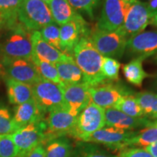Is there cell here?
Wrapping results in <instances>:
<instances>
[{"label":"cell","instance_id":"9c48e42d","mask_svg":"<svg viewBox=\"0 0 157 157\" xmlns=\"http://www.w3.org/2000/svg\"><path fill=\"white\" fill-rule=\"evenodd\" d=\"M2 66L7 76L32 87L42 79L31 59L3 58Z\"/></svg>","mask_w":157,"mask_h":157},{"label":"cell","instance_id":"52a82bcc","mask_svg":"<svg viewBox=\"0 0 157 157\" xmlns=\"http://www.w3.org/2000/svg\"><path fill=\"white\" fill-rule=\"evenodd\" d=\"M32 93L33 98L44 115L56 109L65 107L60 84L42 78L32 86Z\"/></svg>","mask_w":157,"mask_h":157},{"label":"cell","instance_id":"bcb514c9","mask_svg":"<svg viewBox=\"0 0 157 157\" xmlns=\"http://www.w3.org/2000/svg\"><path fill=\"white\" fill-rule=\"evenodd\" d=\"M17 157H21V156H17Z\"/></svg>","mask_w":157,"mask_h":157},{"label":"cell","instance_id":"f546056e","mask_svg":"<svg viewBox=\"0 0 157 157\" xmlns=\"http://www.w3.org/2000/svg\"><path fill=\"white\" fill-rule=\"evenodd\" d=\"M113 108L130 117L135 118L144 117L136 98L131 93L123 96Z\"/></svg>","mask_w":157,"mask_h":157},{"label":"cell","instance_id":"836d02e7","mask_svg":"<svg viewBox=\"0 0 157 157\" xmlns=\"http://www.w3.org/2000/svg\"><path fill=\"white\" fill-rule=\"evenodd\" d=\"M18 150L11 135H0V157H17Z\"/></svg>","mask_w":157,"mask_h":157},{"label":"cell","instance_id":"277c9868","mask_svg":"<svg viewBox=\"0 0 157 157\" xmlns=\"http://www.w3.org/2000/svg\"><path fill=\"white\" fill-rule=\"evenodd\" d=\"M89 39L103 57L114 59L121 58L126 50L128 40L121 28L113 31H103L95 28L90 30Z\"/></svg>","mask_w":157,"mask_h":157},{"label":"cell","instance_id":"f6af8a7d","mask_svg":"<svg viewBox=\"0 0 157 157\" xmlns=\"http://www.w3.org/2000/svg\"><path fill=\"white\" fill-rule=\"evenodd\" d=\"M154 124L157 127V120L156 121H154Z\"/></svg>","mask_w":157,"mask_h":157},{"label":"cell","instance_id":"cb8c5ba5","mask_svg":"<svg viewBox=\"0 0 157 157\" xmlns=\"http://www.w3.org/2000/svg\"><path fill=\"white\" fill-rule=\"evenodd\" d=\"M43 146L45 157H71L74 150V145L66 136L51 139Z\"/></svg>","mask_w":157,"mask_h":157},{"label":"cell","instance_id":"83f0119b","mask_svg":"<svg viewBox=\"0 0 157 157\" xmlns=\"http://www.w3.org/2000/svg\"><path fill=\"white\" fill-rule=\"evenodd\" d=\"M71 157H117L104 150L99 145L78 141L74 146Z\"/></svg>","mask_w":157,"mask_h":157},{"label":"cell","instance_id":"ee69618b","mask_svg":"<svg viewBox=\"0 0 157 157\" xmlns=\"http://www.w3.org/2000/svg\"><path fill=\"white\" fill-rule=\"evenodd\" d=\"M154 61H155V63H156L157 64V55H156V56L155 57V58H154Z\"/></svg>","mask_w":157,"mask_h":157},{"label":"cell","instance_id":"d6986e66","mask_svg":"<svg viewBox=\"0 0 157 157\" xmlns=\"http://www.w3.org/2000/svg\"><path fill=\"white\" fill-rule=\"evenodd\" d=\"M44 116L32 98L25 103L15 105L13 120L17 129H20L31 123L44 120Z\"/></svg>","mask_w":157,"mask_h":157},{"label":"cell","instance_id":"603a6c76","mask_svg":"<svg viewBox=\"0 0 157 157\" xmlns=\"http://www.w3.org/2000/svg\"><path fill=\"white\" fill-rule=\"evenodd\" d=\"M21 0H0V31H7L19 22L17 13Z\"/></svg>","mask_w":157,"mask_h":157},{"label":"cell","instance_id":"ac0fdd59","mask_svg":"<svg viewBox=\"0 0 157 157\" xmlns=\"http://www.w3.org/2000/svg\"><path fill=\"white\" fill-rule=\"evenodd\" d=\"M33 54L39 58L56 64L68 58L69 56L53 48L43 39L39 31H32L31 34Z\"/></svg>","mask_w":157,"mask_h":157},{"label":"cell","instance_id":"7402d4cb","mask_svg":"<svg viewBox=\"0 0 157 157\" xmlns=\"http://www.w3.org/2000/svg\"><path fill=\"white\" fill-rule=\"evenodd\" d=\"M48 5L53 21L60 26L74 20L78 15L68 0H51Z\"/></svg>","mask_w":157,"mask_h":157},{"label":"cell","instance_id":"5bb4252c","mask_svg":"<svg viewBox=\"0 0 157 157\" xmlns=\"http://www.w3.org/2000/svg\"><path fill=\"white\" fill-rule=\"evenodd\" d=\"M137 131L124 130L113 127H103L93 133L82 142L101 144L113 150L121 151L124 143L134 136Z\"/></svg>","mask_w":157,"mask_h":157},{"label":"cell","instance_id":"8fae6325","mask_svg":"<svg viewBox=\"0 0 157 157\" xmlns=\"http://www.w3.org/2000/svg\"><path fill=\"white\" fill-rule=\"evenodd\" d=\"M76 118L77 116L72 114L65 107L56 109L49 113L48 117L45 119L47 127L45 143L56 137H68L75 125Z\"/></svg>","mask_w":157,"mask_h":157},{"label":"cell","instance_id":"484cf974","mask_svg":"<svg viewBox=\"0 0 157 157\" xmlns=\"http://www.w3.org/2000/svg\"><path fill=\"white\" fill-rule=\"evenodd\" d=\"M142 58H135L128 63L123 66L124 76L128 82L137 87L142 86L143 80L149 76L143 67Z\"/></svg>","mask_w":157,"mask_h":157},{"label":"cell","instance_id":"74e56055","mask_svg":"<svg viewBox=\"0 0 157 157\" xmlns=\"http://www.w3.org/2000/svg\"><path fill=\"white\" fill-rule=\"evenodd\" d=\"M146 3L151 17L157 14V0H147Z\"/></svg>","mask_w":157,"mask_h":157},{"label":"cell","instance_id":"d4e9b609","mask_svg":"<svg viewBox=\"0 0 157 157\" xmlns=\"http://www.w3.org/2000/svg\"><path fill=\"white\" fill-rule=\"evenodd\" d=\"M157 141V127L154 121L151 125L137 131L134 136L127 140L123 146L126 148H145Z\"/></svg>","mask_w":157,"mask_h":157},{"label":"cell","instance_id":"4fadbf2b","mask_svg":"<svg viewBox=\"0 0 157 157\" xmlns=\"http://www.w3.org/2000/svg\"><path fill=\"white\" fill-rule=\"evenodd\" d=\"M65 108L72 114L78 116L91 102L90 86L86 83L60 84Z\"/></svg>","mask_w":157,"mask_h":157},{"label":"cell","instance_id":"f35d334b","mask_svg":"<svg viewBox=\"0 0 157 157\" xmlns=\"http://www.w3.org/2000/svg\"><path fill=\"white\" fill-rule=\"evenodd\" d=\"M152 157H157V141L143 148Z\"/></svg>","mask_w":157,"mask_h":157},{"label":"cell","instance_id":"1f68e13d","mask_svg":"<svg viewBox=\"0 0 157 157\" xmlns=\"http://www.w3.org/2000/svg\"><path fill=\"white\" fill-rule=\"evenodd\" d=\"M39 32L45 42L61 51L60 43V28L58 24L55 22L50 23L41 29Z\"/></svg>","mask_w":157,"mask_h":157},{"label":"cell","instance_id":"8992f818","mask_svg":"<svg viewBox=\"0 0 157 157\" xmlns=\"http://www.w3.org/2000/svg\"><path fill=\"white\" fill-rule=\"evenodd\" d=\"M46 128L44 119L29 124L11 135L18 150V156L27 157L36 147L44 144Z\"/></svg>","mask_w":157,"mask_h":157},{"label":"cell","instance_id":"ab89813d","mask_svg":"<svg viewBox=\"0 0 157 157\" xmlns=\"http://www.w3.org/2000/svg\"><path fill=\"white\" fill-rule=\"evenodd\" d=\"M149 25H154V26H157V14L151 17L150 24Z\"/></svg>","mask_w":157,"mask_h":157},{"label":"cell","instance_id":"30bf717a","mask_svg":"<svg viewBox=\"0 0 157 157\" xmlns=\"http://www.w3.org/2000/svg\"><path fill=\"white\" fill-rule=\"evenodd\" d=\"M90 29L80 14L60 28V50L67 56H73V51L82 37L89 36ZM73 57V56H72Z\"/></svg>","mask_w":157,"mask_h":157},{"label":"cell","instance_id":"d590c367","mask_svg":"<svg viewBox=\"0 0 157 157\" xmlns=\"http://www.w3.org/2000/svg\"><path fill=\"white\" fill-rule=\"evenodd\" d=\"M117 157H152L143 148H126L119 151Z\"/></svg>","mask_w":157,"mask_h":157},{"label":"cell","instance_id":"d6a6232c","mask_svg":"<svg viewBox=\"0 0 157 157\" xmlns=\"http://www.w3.org/2000/svg\"><path fill=\"white\" fill-rule=\"evenodd\" d=\"M121 65L114 58L103 57L102 63V73L106 80H117L119 75Z\"/></svg>","mask_w":157,"mask_h":157},{"label":"cell","instance_id":"2e32d148","mask_svg":"<svg viewBox=\"0 0 157 157\" xmlns=\"http://www.w3.org/2000/svg\"><path fill=\"white\" fill-rule=\"evenodd\" d=\"M91 101L103 109L113 108L123 96L130 94L124 88L105 83L90 87Z\"/></svg>","mask_w":157,"mask_h":157},{"label":"cell","instance_id":"ffe728a7","mask_svg":"<svg viewBox=\"0 0 157 157\" xmlns=\"http://www.w3.org/2000/svg\"><path fill=\"white\" fill-rule=\"evenodd\" d=\"M58 70L61 83L82 84L85 83V80L82 71L72 56L55 64Z\"/></svg>","mask_w":157,"mask_h":157},{"label":"cell","instance_id":"ba28073f","mask_svg":"<svg viewBox=\"0 0 157 157\" xmlns=\"http://www.w3.org/2000/svg\"><path fill=\"white\" fill-rule=\"evenodd\" d=\"M135 0H103L96 28L113 31L122 27L129 7Z\"/></svg>","mask_w":157,"mask_h":157},{"label":"cell","instance_id":"3957f363","mask_svg":"<svg viewBox=\"0 0 157 157\" xmlns=\"http://www.w3.org/2000/svg\"><path fill=\"white\" fill-rule=\"evenodd\" d=\"M105 126V109L91 101L78 113L68 137L84 141L96 131Z\"/></svg>","mask_w":157,"mask_h":157},{"label":"cell","instance_id":"7a4b0ae2","mask_svg":"<svg viewBox=\"0 0 157 157\" xmlns=\"http://www.w3.org/2000/svg\"><path fill=\"white\" fill-rule=\"evenodd\" d=\"M5 31L6 34L1 44L3 58L31 59L33 55L32 31L20 22Z\"/></svg>","mask_w":157,"mask_h":157},{"label":"cell","instance_id":"4316f807","mask_svg":"<svg viewBox=\"0 0 157 157\" xmlns=\"http://www.w3.org/2000/svg\"><path fill=\"white\" fill-rule=\"evenodd\" d=\"M142 110L143 116L149 120H157V93L154 92H140L135 95Z\"/></svg>","mask_w":157,"mask_h":157},{"label":"cell","instance_id":"5b68a950","mask_svg":"<svg viewBox=\"0 0 157 157\" xmlns=\"http://www.w3.org/2000/svg\"><path fill=\"white\" fill-rule=\"evenodd\" d=\"M17 18L31 31H40L54 22L48 5L41 0H21Z\"/></svg>","mask_w":157,"mask_h":157},{"label":"cell","instance_id":"7bdbcfd3","mask_svg":"<svg viewBox=\"0 0 157 157\" xmlns=\"http://www.w3.org/2000/svg\"><path fill=\"white\" fill-rule=\"evenodd\" d=\"M41 1H42V2H45L47 4V5H48V4L51 1V0H41Z\"/></svg>","mask_w":157,"mask_h":157},{"label":"cell","instance_id":"60d3db41","mask_svg":"<svg viewBox=\"0 0 157 157\" xmlns=\"http://www.w3.org/2000/svg\"><path fill=\"white\" fill-rule=\"evenodd\" d=\"M153 86H154V90L156 91V93H157V78L156 80H155V82H154V84H153Z\"/></svg>","mask_w":157,"mask_h":157},{"label":"cell","instance_id":"8d00e7d4","mask_svg":"<svg viewBox=\"0 0 157 157\" xmlns=\"http://www.w3.org/2000/svg\"><path fill=\"white\" fill-rule=\"evenodd\" d=\"M27 157H45L44 147L43 145H39L34 150L31 151Z\"/></svg>","mask_w":157,"mask_h":157},{"label":"cell","instance_id":"b9f144b4","mask_svg":"<svg viewBox=\"0 0 157 157\" xmlns=\"http://www.w3.org/2000/svg\"><path fill=\"white\" fill-rule=\"evenodd\" d=\"M2 66L0 63V77H1L2 76Z\"/></svg>","mask_w":157,"mask_h":157},{"label":"cell","instance_id":"e0dca14e","mask_svg":"<svg viewBox=\"0 0 157 157\" xmlns=\"http://www.w3.org/2000/svg\"><path fill=\"white\" fill-rule=\"evenodd\" d=\"M105 125L124 130H134L141 127H146L151 125L154 121L146 118H135L121 112L114 108L105 109Z\"/></svg>","mask_w":157,"mask_h":157},{"label":"cell","instance_id":"44dd1931","mask_svg":"<svg viewBox=\"0 0 157 157\" xmlns=\"http://www.w3.org/2000/svg\"><path fill=\"white\" fill-rule=\"evenodd\" d=\"M9 102L17 105L33 98L32 87L6 76L5 78Z\"/></svg>","mask_w":157,"mask_h":157},{"label":"cell","instance_id":"6da1fadb","mask_svg":"<svg viewBox=\"0 0 157 157\" xmlns=\"http://www.w3.org/2000/svg\"><path fill=\"white\" fill-rule=\"evenodd\" d=\"M72 56L83 74L85 83L90 87L108 83L101 70L103 56L94 47L89 36L80 39Z\"/></svg>","mask_w":157,"mask_h":157},{"label":"cell","instance_id":"4dcf8cb0","mask_svg":"<svg viewBox=\"0 0 157 157\" xmlns=\"http://www.w3.org/2000/svg\"><path fill=\"white\" fill-rule=\"evenodd\" d=\"M17 129L10 109L0 103V135H12Z\"/></svg>","mask_w":157,"mask_h":157},{"label":"cell","instance_id":"e575fe53","mask_svg":"<svg viewBox=\"0 0 157 157\" xmlns=\"http://www.w3.org/2000/svg\"><path fill=\"white\" fill-rule=\"evenodd\" d=\"M68 2L77 13H86L93 19L94 10L99 4L100 0H68Z\"/></svg>","mask_w":157,"mask_h":157},{"label":"cell","instance_id":"f1b7e54d","mask_svg":"<svg viewBox=\"0 0 157 157\" xmlns=\"http://www.w3.org/2000/svg\"><path fill=\"white\" fill-rule=\"evenodd\" d=\"M31 60L36 66L39 74L43 79H46L56 84H61L58 70H57L55 64L42 60L36 56H35L34 54L32 55Z\"/></svg>","mask_w":157,"mask_h":157},{"label":"cell","instance_id":"7c38bea8","mask_svg":"<svg viewBox=\"0 0 157 157\" xmlns=\"http://www.w3.org/2000/svg\"><path fill=\"white\" fill-rule=\"evenodd\" d=\"M150 19L146 3L140 0H135L129 7L121 29L129 39L143 32L150 24Z\"/></svg>","mask_w":157,"mask_h":157},{"label":"cell","instance_id":"9a60e30c","mask_svg":"<svg viewBox=\"0 0 157 157\" xmlns=\"http://www.w3.org/2000/svg\"><path fill=\"white\" fill-rule=\"evenodd\" d=\"M126 50L128 54L144 60L157 55V31H143L129 38L127 42Z\"/></svg>","mask_w":157,"mask_h":157}]
</instances>
